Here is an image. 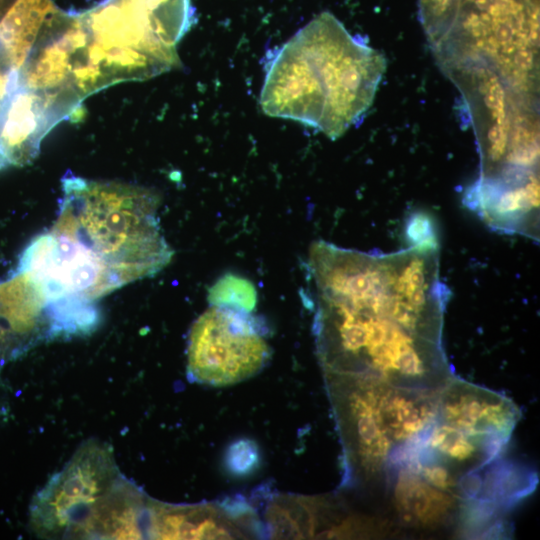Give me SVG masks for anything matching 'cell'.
Masks as SVG:
<instances>
[{"mask_svg": "<svg viewBox=\"0 0 540 540\" xmlns=\"http://www.w3.org/2000/svg\"><path fill=\"white\" fill-rule=\"evenodd\" d=\"M391 253L314 241L307 270L327 385L437 393L452 378L442 341L448 288L434 231Z\"/></svg>", "mask_w": 540, "mask_h": 540, "instance_id": "6da1fadb", "label": "cell"}, {"mask_svg": "<svg viewBox=\"0 0 540 540\" xmlns=\"http://www.w3.org/2000/svg\"><path fill=\"white\" fill-rule=\"evenodd\" d=\"M52 227L19 261L47 307L63 316L94 317V302L166 267L173 250L158 218L155 190L67 173Z\"/></svg>", "mask_w": 540, "mask_h": 540, "instance_id": "7a4b0ae2", "label": "cell"}, {"mask_svg": "<svg viewBox=\"0 0 540 540\" xmlns=\"http://www.w3.org/2000/svg\"><path fill=\"white\" fill-rule=\"evenodd\" d=\"M265 68L263 112L336 139L372 105L386 60L323 12L272 52Z\"/></svg>", "mask_w": 540, "mask_h": 540, "instance_id": "3957f363", "label": "cell"}, {"mask_svg": "<svg viewBox=\"0 0 540 540\" xmlns=\"http://www.w3.org/2000/svg\"><path fill=\"white\" fill-rule=\"evenodd\" d=\"M195 21L190 0H105L70 15L66 38L82 99L179 66L176 45Z\"/></svg>", "mask_w": 540, "mask_h": 540, "instance_id": "277c9868", "label": "cell"}, {"mask_svg": "<svg viewBox=\"0 0 540 540\" xmlns=\"http://www.w3.org/2000/svg\"><path fill=\"white\" fill-rule=\"evenodd\" d=\"M328 390L351 475L387 485L432 424L441 391L371 383H340Z\"/></svg>", "mask_w": 540, "mask_h": 540, "instance_id": "5b68a950", "label": "cell"}, {"mask_svg": "<svg viewBox=\"0 0 540 540\" xmlns=\"http://www.w3.org/2000/svg\"><path fill=\"white\" fill-rule=\"evenodd\" d=\"M269 358L262 325L245 308L215 304L190 329L187 374L200 384L241 382L257 374Z\"/></svg>", "mask_w": 540, "mask_h": 540, "instance_id": "8992f818", "label": "cell"}, {"mask_svg": "<svg viewBox=\"0 0 540 540\" xmlns=\"http://www.w3.org/2000/svg\"><path fill=\"white\" fill-rule=\"evenodd\" d=\"M121 477L108 444L92 439L84 442L34 496L29 513L31 529L43 538H72Z\"/></svg>", "mask_w": 540, "mask_h": 540, "instance_id": "52a82bcc", "label": "cell"}, {"mask_svg": "<svg viewBox=\"0 0 540 540\" xmlns=\"http://www.w3.org/2000/svg\"><path fill=\"white\" fill-rule=\"evenodd\" d=\"M259 527L255 512L247 504H170L151 498L147 504L146 538H250L260 534Z\"/></svg>", "mask_w": 540, "mask_h": 540, "instance_id": "ba28073f", "label": "cell"}, {"mask_svg": "<svg viewBox=\"0 0 540 540\" xmlns=\"http://www.w3.org/2000/svg\"><path fill=\"white\" fill-rule=\"evenodd\" d=\"M148 499L123 475L73 533L81 539L146 538Z\"/></svg>", "mask_w": 540, "mask_h": 540, "instance_id": "9c48e42d", "label": "cell"}, {"mask_svg": "<svg viewBox=\"0 0 540 540\" xmlns=\"http://www.w3.org/2000/svg\"><path fill=\"white\" fill-rule=\"evenodd\" d=\"M391 484L394 509L407 527L434 529L459 517L460 503L454 496L432 487L407 467L398 469Z\"/></svg>", "mask_w": 540, "mask_h": 540, "instance_id": "30bf717a", "label": "cell"}, {"mask_svg": "<svg viewBox=\"0 0 540 540\" xmlns=\"http://www.w3.org/2000/svg\"><path fill=\"white\" fill-rule=\"evenodd\" d=\"M60 11L51 0H16L0 19V46L21 70L37 40Z\"/></svg>", "mask_w": 540, "mask_h": 540, "instance_id": "8fae6325", "label": "cell"}, {"mask_svg": "<svg viewBox=\"0 0 540 540\" xmlns=\"http://www.w3.org/2000/svg\"><path fill=\"white\" fill-rule=\"evenodd\" d=\"M20 71L13 67L0 46V128L13 94L19 87Z\"/></svg>", "mask_w": 540, "mask_h": 540, "instance_id": "7c38bea8", "label": "cell"}, {"mask_svg": "<svg viewBox=\"0 0 540 540\" xmlns=\"http://www.w3.org/2000/svg\"><path fill=\"white\" fill-rule=\"evenodd\" d=\"M16 0H0V19Z\"/></svg>", "mask_w": 540, "mask_h": 540, "instance_id": "4fadbf2b", "label": "cell"}]
</instances>
